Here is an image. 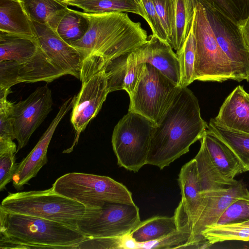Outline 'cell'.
<instances>
[{"mask_svg": "<svg viewBox=\"0 0 249 249\" xmlns=\"http://www.w3.org/2000/svg\"><path fill=\"white\" fill-rule=\"evenodd\" d=\"M178 229L169 234L154 241L139 243V249H180L190 240L192 231L181 200L175 210Z\"/></svg>", "mask_w": 249, "mask_h": 249, "instance_id": "4316f807", "label": "cell"}, {"mask_svg": "<svg viewBox=\"0 0 249 249\" xmlns=\"http://www.w3.org/2000/svg\"><path fill=\"white\" fill-rule=\"evenodd\" d=\"M0 249H76L87 237L77 229L0 207Z\"/></svg>", "mask_w": 249, "mask_h": 249, "instance_id": "3957f363", "label": "cell"}, {"mask_svg": "<svg viewBox=\"0 0 249 249\" xmlns=\"http://www.w3.org/2000/svg\"><path fill=\"white\" fill-rule=\"evenodd\" d=\"M203 138L212 161L222 176L233 179L244 172L243 166L237 157L214 133L207 129Z\"/></svg>", "mask_w": 249, "mask_h": 249, "instance_id": "44dd1931", "label": "cell"}, {"mask_svg": "<svg viewBox=\"0 0 249 249\" xmlns=\"http://www.w3.org/2000/svg\"><path fill=\"white\" fill-rule=\"evenodd\" d=\"M202 118L198 101L187 87H182L160 124L150 144L146 164L160 170L189 151L208 127Z\"/></svg>", "mask_w": 249, "mask_h": 249, "instance_id": "6da1fadb", "label": "cell"}, {"mask_svg": "<svg viewBox=\"0 0 249 249\" xmlns=\"http://www.w3.org/2000/svg\"><path fill=\"white\" fill-rule=\"evenodd\" d=\"M207 129L224 142L239 159L244 172H249V133L229 128L212 118Z\"/></svg>", "mask_w": 249, "mask_h": 249, "instance_id": "484cf974", "label": "cell"}, {"mask_svg": "<svg viewBox=\"0 0 249 249\" xmlns=\"http://www.w3.org/2000/svg\"><path fill=\"white\" fill-rule=\"evenodd\" d=\"M76 249H122V237H87Z\"/></svg>", "mask_w": 249, "mask_h": 249, "instance_id": "f35d334b", "label": "cell"}, {"mask_svg": "<svg viewBox=\"0 0 249 249\" xmlns=\"http://www.w3.org/2000/svg\"><path fill=\"white\" fill-rule=\"evenodd\" d=\"M75 96L66 100L47 130L29 154L18 164L13 177V186L18 190L35 177L40 169L47 162V151L54 131L60 121L72 108Z\"/></svg>", "mask_w": 249, "mask_h": 249, "instance_id": "2e32d148", "label": "cell"}, {"mask_svg": "<svg viewBox=\"0 0 249 249\" xmlns=\"http://www.w3.org/2000/svg\"><path fill=\"white\" fill-rule=\"evenodd\" d=\"M52 91L48 85L38 87L25 100L13 104L12 117L17 152L29 139L52 109Z\"/></svg>", "mask_w": 249, "mask_h": 249, "instance_id": "4fadbf2b", "label": "cell"}, {"mask_svg": "<svg viewBox=\"0 0 249 249\" xmlns=\"http://www.w3.org/2000/svg\"><path fill=\"white\" fill-rule=\"evenodd\" d=\"M122 249H139V243L129 233L122 237Z\"/></svg>", "mask_w": 249, "mask_h": 249, "instance_id": "60d3db41", "label": "cell"}, {"mask_svg": "<svg viewBox=\"0 0 249 249\" xmlns=\"http://www.w3.org/2000/svg\"><path fill=\"white\" fill-rule=\"evenodd\" d=\"M201 236L211 246L229 240L249 241V226L239 223L215 224L206 227Z\"/></svg>", "mask_w": 249, "mask_h": 249, "instance_id": "4dcf8cb0", "label": "cell"}, {"mask_svg": "<svg viewBox=\"0 0 249 249\" xmlns=\"http://www.w3.org/2000/svg\"><path fill=\"white\" fill-rule=\"evenodd\" d=\"M176 53L179 65V86L187 87L196 80V41L192 26L183 45Z\"/></svg>", "mask_w": 249, "mask_h": 249, "instance_id": "1f68e13d", "label": "cell"}, {"mask_svg": "<svg viewBox=\"0 0 249 249\" xmlns=\"http://www.w3.org/2000/svg\"><path fill=\"white\" fill-rule=\"evenodd\" d=\"M172 32L171 46L176 52L183 45L192 28L194 16L193 0H172Z\"/></svg>", "mask_w": 249, "mask_h": 249, "instance_id": "d4e9b609", "label": "cell"}, {"mask_svg": "<svg viewBox=\"0 0 249 249\" xmlns=\"http://www.w3.org/2000/svg\"><path fill=\"white\" fill-rule=\"evenodd\" d=\"M47 25L70 44L80 40L85 35L89 23L84 12L67 7L53 16Z\"/></svg>", "mask_w": 249, "mask_h": 249, "instance_id": "7402d4cb", "label": "cell"}, {"mask_svg": "<svg viewBox=\"0 0 249 249\" xmlns=\"http://www.w3.org/2000/svg\"><path fill=\"white\" fill-rule=\"evenodd\" d=\"M141 222L135 204L107 202L99 208H86L77 227L87 237H121Z\"/></svg>", "mask_w": 249, "mask_h": 249, "instance_id": "8fae6325", "label": "cell"}, {"mask_svg": "<svg viewBox=\"0 0 249 249\" xmlns=\"http://www.w3.org/2000/svg\"><path fill=\"white\" fill-rule=\"evenodd\" d=\"M84 13L89 29L80 40L70 44L84 59L97 56L107 61L135 50L148 39L141 23L132 20L126 13Z\"/></svg>", "mask_w": 249, "mask_h": 249, "instance_id": "7a4b0ae2", "label": "cell"}, {"mask_svg": "<svg viewBox=\"0 0 249 249\" xmlns=\"http://www.w3.org/2000/svg\"><path fill=\"white\" fill-rule=\"evenodd\" d=\"M247 80L249 82V78Z\"/></svg>", "mask_w": 249, "mask_h": 249, "instance_id": "ee69618b", "label": "cell"}, {"mask_svg": "<svg viewBox=\"0 0 249 249\" xmlns=\"http://www.w3.org/2000/svg\"><path fill=\"white\" fill-rule=\"evenodd\" d=\"M243 39L249 49V15L237 22Z\"/></svg>", "mask_w": 249, "mask_h": 249, "instance_id": "ab89813d", "label": "cell"}, {"mask_svg": "<svg viewBox=\"0 0 249 249\" xmlns=\"http://www.w3.org/2000/svg\"><path fill=\"white\" fill-rule=\"evenodd\" d=\"M178 182L184 210L192 231L205 206L196 161L195 158L182 167L178 175Z\"/></svg>", "mask_w": 249, "mask_h": 249, "instance_id": "d6986e66", "label": "cell"}, {"mask_svg": "<svg viewBox=\"0 0 249 249\" xmlns=\"http://www.w3.org/2000/svg\"><path fill=\"white\" fill-rule=\"evenodd\" d=\"M58 0L60 1V2H61L63 3L64 2H65L67 1L74 0Z\"/></svg>", "mask_w": 249, "mask_h": 249, "instance_id": "7bdbcfd3", "label": "cell"}, {"mask_svg": "<svg viewBox=\"0 0 249 249\" xmlns=\"http://www.w3.org/2000/svg\"><path fill=\"white\" fill-rule=\"evenodd\" d=\"M32 21L47 24L50 19L68 6L58 0H20Z\"/></svg>", "mask_w": 249, "mask_h": 249, "instance_id": "d6a6232c", "label": "cell"}, {"mask_svg": "<svg viewBox=\"0 0 249 249\" xmlns=\"http://www.w3.org/2000/svg\"><path fill=\"white\" fill-rule=\"evenodd\" d=\"M204 6L217 41L230 61L233 80L249 78V49L237 23L212 4L199 0Z\"/></svg>", "mask_w": 249, "mask_h": 249, "instance_id": "7c38bea8", "label": "cell"}, {"mask_svg": "<svg viewBox=\"0 0 249 249\" xmlns=\"http://www.w3.org/2000/svg\"><path fill=\"white\" fill-rule=\"evenodd\" d=\"M63 3L81 8L88 13L129 12L137 14L145 19L142 8L137 0H74Z\"/></svg>", "mask_w": 249, "mask_h": 249, "instance_id": "83f0119b", "label": "cell"}, {"mask_svg": "<svg viewBox=\"0 0 249 249\" xmlns=\"http://www.w3.org/2000/svg\"><path fill=\"white\" fill-rule=\"evenodd\" d=\"M239 224H243V225H247V226H249V221H246V222H243V223H239Z\"/></svg>", "mask_w": 249, "mask_h": 249, "instance_id": "b9f144b4", "label": "cell"}, {"mask_svg": "<svg viewBox=\"0 0 249 249\" xmlns=\"http://www.w3.org/2000/svg\"><path fill=\"white\" fill-rule=\"evenodd\" d=\"M178 229L175 215L155 216L140 223L130 233L138 243H144L161 238Z\"/></svg>", "mask_w": 249, "mask_h": 249, "instance_id": "f1b7e54d", "label": "cell"}, {"mask_svg": "<svg viewBox=\"0 0 249 249\" xmlns=\"http://www.w3.org/2000/svg\"><path fill=\"white\" fill-rule=\"evenodd\" d=\"M52 188L55 193L86 208H99L107 202L135 204L126 186L104 176L70 173L58 178Z\"/></svg>", "mask_w": 249, "mask_h": 249, "instance_id": "5b68a950", "label": "cell"}, {"mask_svg": "<svg viewBox=\"0 0 249 249\" xmlns=\"http://www.w3.org/2000/svg\"><path fill=\"white\" fill-rule=\"evenodd\" d=\"M200 149L194 158L196 161L198 176L203 195L208 193L228 188L238 180L224 177L212 161L204 139L200 140Z\"/></svg>", "mask_w": 249, "mask_h": 249, "instance_id": "cb8c5ba5", "label": "cell"}, {"mask_svg": "<svg viewBox=\"0 0 249 249\" xmlns=\"http://www.w3.org/2000/svg\"><path fill=\"white\" fill-rule=\"evenodd\" d=\"M45 60L36 37L0 31V77L4 81H30L40 72Z\"/></svg>", "mask_w": 249, "mask_h": 249, "instance_id": "52a82bcc", "label": "cell"}, {"mask_svg": "<svg viewBox=\"0 0 249 249\" xmlns=\"http://www.w3.org/2000/svg\"><path fill=\"white\" fill-rule=\"evenodd\" d=\"M249 221V198H239L231 203L219 217L217 225L238 224Z\"/></svg>", "mask_w": 249, "mask_h": 249, "instance_id": "e575fe53", "label": "cell"}, {"mask_svg": "<svg viewBox=\"0 0 249 249\" xmlns=\"http://www.w3.org/2000/svg\"><path fill=\"white\" fill-rule=\"evenodd\" d=\"M11 89L0 90V153L13 151L17 152L12 117L13 103L8 101Z\"/></svg>", "mask_w": 249, "mask_h": 249, "instance_id": "f546056e", "label": "cell"}, {"mask_svg": "<svg viewBox=\"0 0 249 249\" xmlns=\"http://www.w3.org/2000/svg\"><path fill=\"white\" fill-rule=\"evenodd\" d=\"M193 1L196 80L222 82L233 80L230 61L217 41L204 6L199 0Z\"/></svg>", "mask_w": 249, "mask_h": 249, "instance_id": "8992f818", "label": "cell"}, {"mask_svg": "<svg viewBox=\"0 0 249 249\" xmlns=\"http://www.w3.org/2000/svg\"><path fill=\"white\" fill-rule=\"evenodd\" d=\"M15 151L0 153V191L12 181L18 164L16 163Z\"/></svg>", "mask_w": 249, "mask_h": 249, "instance_id": "8d00e7d4", "label": "cell"}, {"mask_svg": "<svg viewBox=\"0 0 249 249\" xmlns=\"http://www.w3.org/2000/svg\"><path fill=\"white\" fill-rule=\"evenodd\" d=\"M205 200L204 209L192 229L190 241L182 249L198 248L206 240L201 232L210 226L215 225L224 212L235 200L242 198H249V191L241 180L228 188L214 191L203 195Z\"/></svg>", "mask_w": 249, "mask_h": 249, "instance_id": "5bb4252c", "label": "cell"}, {"mask_svg": "<svg viewBox=\"0 0 249 249\" xmlns=\"http://www.w3.org/2000/svg\"><path fill=\"white\" fill-rule=\"evenodd\" d=\"M0 207L9 212L53 220L76 229L86 211L83 204L55 193L52 188L9 193Z\"/></svg>", "mask_w": 249, "mask_h": 249, "instance_id": "277c9868", "label": "cell"}, {"mask_svg": "<svg viewBox=\"0 0 249 249\" xmlns=\"http://www.w3.org/2000/svg\"><path fill=\"white\" fill-rule=\"evenodd\" d=\"M104 65L102 60L92 56L83 60L80 78L82 86L75 96L71 118L75 137L72 146L63 153L72 151L81 133L98 114L109 93Z\"/></svg>", "mask_w": 249, "mask_h": 249, "instance_id": "ba28073f", "label": "cell"}, {"mask_svg": "<svg viewBox=\"0 0 249 249\" xmlns=\"http://www.w3.org/2000/svg\"><path fill=\"white\" fill-rule=\"evenodd\" d=\"M137 0L142 8L145 15V20L149 24L152 34L168 43L167 35L158 17L153 0Z\"/></svg>", "mask_w": 249, "mask_h": 249, "instance_id": "d590c367", "label": "cell"}, {"mask_svg": "<svg viewBox=\"0 0 249 249\" xmlns=\"http://www.w3.org/2000/svg\"><path fill=\"white\" fill-rule=\"evenodd\" d=\"M143 63L135 51L105 61L104 65L109 92L124 89L130 96L138 83Z\"/></svg>", "mask_w": 249, "mask_h": 249, "instance_id": "ac0fdd59", "label": "cell"}, {"mask_svg": "<svg viewBox=\"0 0 249 249\" xmlns=\"http://www.w3.org/2000/svg\"><path fill=\"white\" fill-rule=\"evenodd\" d=\"M210 3L236 22L249 15V0H200Z\"/></svg>", "mask_w": 249, "mask_h": 249, "instance_id": "836d02e7", "label": "cell"}, {"mask_svg": "<svg viewBox=\"0 0 249 249\" xmlns=\"http://www.w3.org/2000/svg\"><path fill=\"white\" fill-rule=\"evenodd\" d=\"M39 47L57 68L79 79L84 57L47 24L32 21Z\"/></svg>", "mask_w": 249, "mask_h": 249, "instance_id": "9a60e30c", "label": "cell"}, {"mask_svg": "<svg viewBox=\"0 0 249 249\" xmlns=\"http://www.w3.org/2000/svg\"><path fill=\"white\" fill-rule=\"evenodd\" d=\"M156 126L147 118L129 111L118 122L113 131L111 142L120 167L137 172L146 164Z\"/></svg>", "mask_w": 249, "mask_h": 249, "instance_id": "30bf717a", "label": "cell"}, {"mask_svg": "<svg viewBox=\"0 0 249 249\" xmlns=\"http://www.w3.org/2000/svg\"><path fill=\"white\" fill-rule=\"evenodd\" d=\"M156 12L171 45L173 23L172 0H153Z\"/></svg>", "mask_w": 249, "mask_h": 249, "instance_id": "74e56055", "label": "cell"}, {"mask_svg": "<svg viewBox=\"0 0 249 249\" xmlns=\"http://www.w3.org/2000/svg\"><path fill=\"white\" fill-rule=\"evenodd\" d=\"M0 31L35 37L32 21L20 0H0Z\"/></svg>", "mask_w": 249, "mask_h": 249, "instance_id": "603a6c76", "label": "cell"}, {"mask_svg": "<svg viewBox=\"0 0 249 249\" xmlns=\"http://www.w3.org/2000/svg\"><path fill=\"white\" fill-rule=\"evenodd\" d=\"M214 119L229 128L249 133V93L243 86L228 95Z\"/></svg>", "mask_w": 249, "mask_h": 249, "instance_id": "ffe728a7", "label": "cell"}, {"mask_svg": "<svg viewBox=\"0 0 249 249\" xmlns=\"http://www.w3.org/2000/svg\"><path fill=\"white\" fill-rule=\"evenodd\" d=\"M141 63H149L177 85L179 86L178 59L170 44L153 34L147 41L135 50Z\"/></svg>", "mask_w": 249, "mask_h": 249, "instance_id": "e0dca14e", "label": "cell"}, {"mask_svg": "<svg viewBox=\"0 0 249 249\" xmlns=\"http://www.w3.org/2000/svg\"><path fill=\"white\" fill-rule=\"evenodd\" d=\"M181 88L152 65L143 63L138 83L129 96L128 111L147 118L157 126Z\"/></svg>", "mask_w": 249, "mask_h": 249, "instance_id": "9c48e42d", "label": "cell"}]
</instances>
